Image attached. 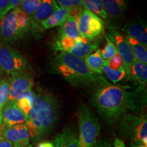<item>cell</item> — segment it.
Returning a JSON list of instances; mask_svg holds the SVG:
<instances>
[{
    "label": "cell",
    "instance_id": "cell-40",
    "mask_svg": "<svg viewBox=\"0 0 147 147\" xmlns=\"http://www.w3.org/2000/svg\"><path fill=\"white\" fill-rule=\"evenodd\" d=\"M1 117L0 116V127H1Z\"/></svg>",
    "mask_w": 147,
    "mask_h": 147
},
{
    "label": "cell",
    "instance_id": "cell-10",
    "mask_svg": "<svg viewBox=\"0 0 147 147\" xmlns=\"http://www.w3.org/2000/svg\"><path fill=\"white\" fill-rule=\"evenodd\" d=\"M106 36L113 42L117 48V52L120 55L126 70L127 71L129 78L130 77V69L133 64L135 57L132 53L129 45L125 39L123 35L113 27H110Z\"/></svg>",
    "mask_w": 147,
    "mask_h": 147
},
{
    "label": "cell",
    "instance_id": "cell-33",
    "mask_svg": "<svg viewBox=\"0 0 147 147\" xmlns=\"http://www.w3.org/2000/svg\"><path fill=\"white\" fill-rule=\"evenodd\" d=\"M27 147H55L54 143L52 141H42L39 142L36 146H34L33 144H29Z\"/></svg>",
    "mask_w": 147,
    "mask_h": 147
},
{
    "label": "cell",
    "instance_id": "cell-39",
    "mask_svg": "<svg viewBox=\"0 0 147 147\" xmlns=\"http://www.w3.org/2000/svg\"><path fill=\"white\" fill-rule=\"evenodd\" d=\"M2 138H3V137L2 134H1V131H0V139H2Z\"/></svg>",
    "mask_w": 147,
    "mask_h": 147
},
{
    "label": "cell",
    "instance_id": "cell-1",
    "mask_svg": "<svg viewBox=\"0 0 147 147\" xmlns=\"http://www.w3.org/2000/svg\"><path fill=\"white\" fill-rule=\"evenodd\" d=\"M91 103L108 123L115 122L129 111L138 109L136 93L110 82L94 90Z\"/></svg>",
    "mask_w": 147,
    "mask_h": 147
},
{
    "label": "cell",
    "instance_id": "cell-6",
    "mask_svg": "<svg viewBox=\"0 0 147 147\" xmlns=\"http://www.w3.org/2000/svg\"><path fill=\"white\" fill-rule=\"evenodd\" d=\"M121 131L134 144L147 145V120L144 116L125 114L120 121Z\"/></svg>",
    "mask_w": 147,
    "mask_h": 147
},
{
    "label": "cell",
    "instance_id": "cell-24",
    "mask_svg": "<svg viewBox=\"0 0 147 147\" xmlns=\"http://www.w3.org/2000/svg\"><path fill=\"white\" fill-rule=\"evenodd\" d=\"M102 74H104L106 78L113 83H117L126 77L129 78L128 73L125 67L118 69H112L105 64L102 68Z\"/></svg>",
    "mask_w": 147,
    "mask_h": 147
},
{
    "label": "cell",
    "instance_id": "cell-9",
    "mask_svg": "<svg viewBox=\"0 0 147 147\" xmlns=\"http://www.w3.org/2000/svg\"><path fill=\"white\" fill-rule=\"evenodd\" d=\"M8 76L10 89L8 102H14L18 95L32 89L34 85V75L31 69L15 71Z\"/></svg>",
    "mask_w": 147,
    "mask_h": 147
},
{
    "label": "cell",
    "instance_id": "cell-11",
    "mask_svg": "<svg viewBox=\"0 0 147 147\" xmlns=\"http://www.w3.org/2000/svg\"><path fill=\"white\" fill-rule=\"evenodd\" d=\"M59 8L56 0H42L35 14L30 18L31 32L36 38H40L43 29L41 24Z\"/></svg>",
    "mask_w": 147,
    "mask_h": 147
},
{
    "label": "cell",
    "instance_id": "cell-29",
    "mask_svg": "<svg viewBox=\"0 0 147 147\" xmlns=\"http://www.w3.org/2000/svg\"><path fill=\"white\" fill-rule=\"evenodd\" d=\"M106 44L104 49L101 50V55L104 60L108 61L112 59L116 54H117V48L113 42L110 40L107 36L106 37Z\"/></svg>",
    "mask_w": 147,
    "mask_h": 147
},
{
    "label": "cell",
    "instance_id": "cell-14",
    "mask_svg": "<svg viewBox=\"0 0 147 147\" xmlns=\"http://www.w3.org/2000/svg\"><path fill=\"white\" fill-rule=\"evenodd\" d=\"M122 32L147 47V26L144 20L140 18L131 20L125 24Z\"/></svg>",
    "mask_w": 147,
    "mask_h": 147
},
{
    "label": "cell",
    "instance_id": "cell-23",
    "mask_svg": "<svg viewBox=\"0 0 147 147\" xmlns=\"http://www.w3.org/2000/svg\"><path fill=\"white\" fill-rule=\"evenodd\" d=\"M83 60L91 71L98 74H103L102 68L106 64V61L103 59L100 49H97L93 53L87 55Z\"/></svg>",
    "mask_w": 147,
    "mask_h": 147
},
{
    "label": "cell",
    "instance_id": "cell-37",
    "mask_svg": "<svg viewBox=\"0 0 147 147\" xmlns=\"http://www.w3.org/2000/svg\"><path fill=\"white\" fill-rule=\"evenodd\" d=\"M129 147H147V145H144V144H134V143L132 142L130 146Z\"/></svg>",
    "mask_w": 147,
    "mask_h": 147
},
{
    "label": "cell",
    "instance_id": "cell-32",
    "mask_svg": "<svg viewBox=\"0 0 147 147\" xmlns=\"http://www.w3.org/2000/svg\"><path fill=\"white\" fill-rule=\"evenodd\" d=\"M94 147H113L109 140L106 139H100L97 140Z\"/></svg>",
    "mask_w": 147,
    "mask_h": 147
},
{
    "label": "cell",
    "instance_id": "cell-5",
    "mask_svg": "<svg viewBox=\"0 0 147 147\" xmlns=\"http://www.w3.org/2000/svg\"><path fill=\"white\" fill-rule=\"evenodd\" d=\"M80 147H94L98 140L101 127L93 112L85 104H80L77 110Z\"/></svg>",
    "mask_w": 147,
    "mask_h": 147
},
{
    "label": "cell",
    "instance_id": "cell-27",
    "mask_svg": "<svg viewBox=\"0 0 147 147\" xmlns=\"http://www.w3.org/2000/svg\"><path fill=\"white\" fill-rule=\"evenodd\" d=\"M42 0H21L18 8L23 11L29 18H32L38 8Z\"/></svg>",
    "mask_w": 147,
    "mask_h": 147
},
{
    "label": "cell",
    "instance_id": "cell-16",
    "mask_svg": "<svg viewBox=\"0 0 147 147\" xmlns=\"http://www.w3.org/2000/svg\"><path fill=\"white\" fill-rule=\"evenodd\" d=\"M71 10V13L66 18L59 31L58 36H65L74 40L80 39L78 28V15L79 10Z\"/></svg>",
    "mask_w": 147,
    "mask_h": 147
},
{
    "label": "cell",
    "instance_id": "cell-19",
    "mask_svg": "<svg viewBox=\"0 0 147 147\" xmlns=\"http://www.w3.org/2000/svg\"><path fill=\"white\" fill-rule=\"evenodd\" d=\"M98 45L96 43H93L83 38H80L77 40L76 45L71 48L67 53L84 59L87 55L96 51Z\"/></svg>",
    "mask_w": 147,
    "mask_h": 147
},
{
    "label": "cell",
    "instance_id": "cell-7",
    "mask_svg": "<svg viewBox=\"0 0 147 147\" xmlns=\"http://www.w3.org/2000/svg\"><path fill=\"white\" fill-rule=\"evenodd\" d=\"M0 67L3 72L10 75L15 71L30 69L27 58L19 51L0 39Z\"/></svg>",
    "mask_w": 147,
    "mask_h": 147
},
{
    "label": "cell",
    "instance_id": "cell-21",
    "mask_svg": "<svg viewBox=\"0 0 147 147\" xmlns=\"http://www.w3.org/2000/svg\"><path fill=\"white\" fill-rule=\"evenodd\" d=\"M36 97V92L31 89L18 95L14 101L17 107L27 116V118H28V115L31 110L32 109L34 105Z\"/></svg>",
    "mask_w": 147,
    "mask_h": 147
},
{
    "label": "cell",
    "instance_id": "cell-17",
    "mask_svg": "<svg viewBox=\"0 0 147 147\" xmlns=\"http://www.w3.org/2000/svg\"><path fill=\"white\" fill-rule=\"evenodd\" d=\"M103 8L108 19L119 21L123 17L127 10L125 0H102Z\"/></svg>",
    "mask_w": 147,
    "mask_h": 147
},
{
    "label": "cell",
    "instance_id": "cell-28",
    "mask_svg": "<svg viewBox=\"0 0 147 147\" xmlns=\"http://www.w3.org/2000/svg\"><path fill=\"white\" fill-rule=\"evenodd\" d=\"M9 89H10L9 79H0V116L1 117L3 108L8 100Z\"/></svg>",
    "mask_w": 147,
    "mask_h": 147
},
{
    "label": "cell",
    "instance_id": "cell-2",
    "mask_svg": "<svg viewBox=\"0 0 147 147\" xmlns=\"http://www.w3.org/2000/svg\"><path fill=\"white\" fill-rule=\"evenodd\" d=\"M34 105L28 115L26 125L30 138L38 142L54 129L60 117L59 105L55 95L38 87Z\"/></svg>",
    "mask_w": 147,
    "mask_h": 147
},
{
    "label": "cell",
    "instance_id": "cell-30",
    "mask_svg": "<svg viewBox=\"0 0 147 147\" xmlns=\"http://www.w3.org/2000/svg\"><path fill=\"white\" fill-rule=\"evenodd\" d=\"M56 1L59 7L69 9L70 10H76L83 8L82 0H56Z\"/></svg>",
    "mask_w": 147,
    "mask_h": 147
},
{
    "label": "cell",
    "instance_id": "cell-35",
    "mask_svg": "<svg viewBox=\"0 0 147 147\" xmlns=\"http://www.w3.org/2000/svg\"><path fill=\"white\" fill-rule=\"evenodd\" d=\"M113 147H126V146L122 140L119 138H115Z\"/></svg>",
    "mask_w": 147,
    "mask_h": 147
},
{
    "label": "cell",
    "instance_id": "cell-20",
    "mask_svg": "<svg viewBox=\"0 0 147 147\" xmlns=\"http://www.w3.org/2000/svg\"><path fill=\"white\" fill-rule=\"evenodd\" d=\"M130 78L135 80L140 85V89H144L147 83V65L134 60L130 69Z\"/></svg>",
    "mask_w": 147,
    "mask_h": 147
},
{
    "label": "cell",
    "instance_id": "cell-13",
    "mask_svg": "<svg viewBox=\"0 0 147 147\" xmlns=\"http://www.w3.org/2000/svg\"><path fill=\"white\" fill-rule=\"evenodd\" d=\"M27 117L17 107L15 102H7L1 112V124L0 130L16 125L25 124Z\"/></svg>",
    "mask_w": 147,
    "mask_h": 147
},
{
    "label": "cell",
    "instance_id": "cell-22",
    "mask_svg": "<svg viewBox=\"0 0 147 147\" xmlns=\"http://www.w3.org/2000/svg\"><path fill=\"white\" fill-rule=\"evenodd\" d=\"M124 38L131 48L135 59L145 64L147 63V49L146 47L135 38L125 34Z\"/></svg>",
    "mask_w": 147,
    "mask_h": 147
},
{
    "label": "cell",
    "instance_id": "cell-34",
    "mask_svg": "<svg viewBox=\"0 0 147 147\" xmlns=\"http://www.w3.org/2000/svg\"><path fill=\"white\" fill-rule=\"evenodd\" d=\"M21 0H10V5H9V11L14 9L19 5Z\"/></svg>",
    "mask_w": 147,
    "mask_h": 147
},
{
    "label": "cell",
    "instance_id": "cell-36",
    "mask_svg": "<svg viewBox=\"0 0 147 147\" xmlns=\"http://www.w3.org/2000/svg\"><path fill=\"white\" fill-rule=\"evenodd\" d=\"M0 147H13L12 145L9 142L8 140H6L4 138L2 139H0Z\"/></svg>",
    "mask_w": 147,
    "mask_h": 147
},
{
    "label": "cell",
    "instance_id": "cell-3",
    "mask_svg": "<svg viewBox=\"0 0 147 147\" xmlns=\"http://www.w3.org/2000/svg\"><path fill=\"white\" fill-rule=\"evenodd\" d=\"M51 69L61 76L74 87L96 89L110 83L103 74L89 69L82 59L61 52L53 58Z\"/></svg>",
    "mask_w": 147,
    "mask_h": 147
},
{
    "label": "cell",
    "instance_id": "cell-38",
    "mask_svg": "<svg viewBox=\"0 0 147 147\" xmlns=\"http://www.w3.org/2000/svg\"><path fill=\"white\" fill-rule=\"evenodd\" d=\"M2 74H3V71H2V70H1V67H0V77H1V75H2Z\"/></svg>",
    "mask_w": 147,
    "mask_h": 147
},
{
    "label": "cell",
    "instance_id": "cell-18",
    "mask_svg": "<svg viewBox=\"0 0 147 147\" xmlns=\"http://www.w3.org/2000/svg\"><path fill=\"white\" fill-rule=\"evenodd\" d=\"M71 13L69 9L59 7L41 24L43 30L61 27Z\"/></svg>",
    "mask_w": 147,
    "mask_h": 147
},
{
    "label": "cell",
    "instance_id": "cell-26",
    "mask_svg": "<svg viewBox=\"0 0 147 147\" xmlns=\"http://www.w3.org/2000/svg\"><path fill=\"white\" fill-rule=\"evenodd\" d=\"M77 40L65 36H58L55 40L53 48L56 51L67 53L68 51L76 45Z\"/></svg>",
    "mask_w": 147,
    "mask_h": 147
},
{
    "label": "cell",
    "instance_id": "cell-31",
    "mask_svg": "<svg viewBox=\"0 0 147 147\" xmlns=\"http://www.w3.org/2000/svg\"><path fill=\"white\" fill-rule=\"evenodd\" d=\"M10 0H0V21L9 12Z\"/></svg>",
    "mask_w": 147,
    "mask_h": 147
},
{
    "label": "cell",
    "instance_id": "cell-12",
    "mask_svg": "<svg viewBox=\"0 0 147 147\" xmlns=\"http://www.w3.org/2000/svg\"><path fill=\"white\" fill-rule=\"evenodd\" d=\"M0 131L13 147H27L30 143V134L26 124L16 125Z\"/></svg>",
    "mask_w": 147,
    "mask_h": 147
},
{
    "label": "cell",
    "instance_id": "cell-8",
    "mask_svg": "<svg viewBox=\"0 0 147 147\" xmlns=\"http://www.w3.org/2000/svg\"><path fill=\"white\" fill-rule=\"evenodd\" d=\"M78 28L80 38L92 41L104 32L105 23L97 14L82 8L78 12Z\"/></svg>",
    "mask_w": 147,
    "mask_h": 147
},
{
    "label": "cell",
    "instance_id": "cell-4",
    "mask_svg": "<svg viewBox=\"0 0 147 147\" xmlns=\"http://www.w3.org/2000/svg\"><path fill=\"white\" fill-rule=\"evenodd\" d=\"M30 32V18L18 7L0 21V39L6 43L18 41Z\"/></svg>",
    "mask_w": 147,
    "mask_h": 147
},
{
    "label": "cell",
    "instance_id": "cell-25",
    "mask_svg": "<svg viewBox=\"0 0 147 147\" xmlns=\"http://www.w3.org/2000/svg\"><path fill=\"white\" fill-rule=\"evenodd\" d=\"M82 7L97 14L103 19H108L105 11L103 8L102 0H82Z\"/></svg>",
    "mask_w": 147,
    "mask_h": 147
},
{
    "label": "cell",
    "instance_id": "cell-15",
    "mask_svg": "<svg viewBox=\"0 0 147 147\" xmlns=\"http://www.w3.org/2000/svg\"><path fill=\"white\" fill-rule=\"evenodd\" d=\"M53 142L55 147H80L78 135L73 128L68 126L57 134Z\"/></svg>",
    "mask_w": 147,
    "mask_h": 147
}]
</instances>
